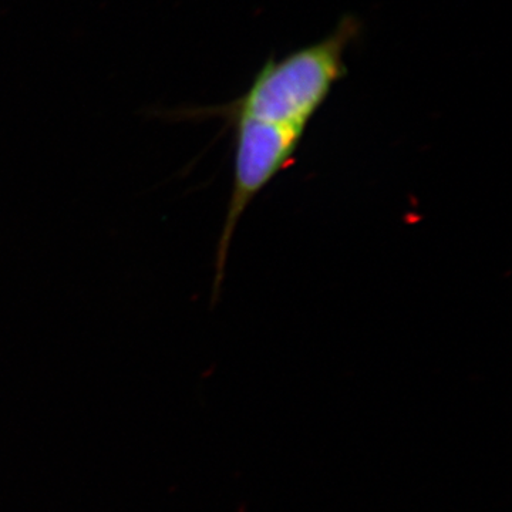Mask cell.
I'll return each mask as SVG.
<instances>
[{
  "label": "cell",
  "mask_w": 512,
  "mask_h": 512,
  "mask_svg": "<svg viewBox=\"0 0 512 512\" xmlns=\"http://www.w3.org/2000/svg\"><path fill=\"white\" fill-rule=\"evenodd\" d=\"M362 22L343 16L330 35L312 45L276 59L269 57L247 92L217 106H185L148 110L150 117L167 123H202L256 120L308 128L329 99L336 84L348 76L346 50L362 35Z\"/></svg>",
  "instance_id": "6da1fadb"
},
{
  "label": "cell",
  "mask_w": 512,
  "mask_h": 512,
  "mask_svg": "<svg viewBox=\"0 0 512 512\" xmlns=\"http://www.w3.org/2000/svg\"><path fill=\"white\" fill-rule=\"evenodd\" d=\"M234 131V180L215 254L212 303L220 298L232 238L239 221L266 185L295 161L306 128L256 120L227 124Z\"/></svg>",
  "instance_id": "7a4b0ae2"
}]
</instances>
